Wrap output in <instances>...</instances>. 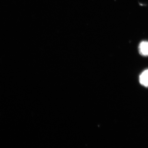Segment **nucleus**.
Wrapping results in <instances>:
<instances>
[{"label": "nucleus", "mask_w": 148, "mask_h": 148, "mask_svg": "<svg viewBox=\"0 0 148 148\" xmlns=\"http://www.w3.org/2000/svg\"><path fill=\"white\" fill-rule=\"evenodd\" d=\"M139 51L141 55L144 56H148V42L143 41L140 43Z\"/></svg>", "instance_id": "f257e3e1"}, {"label": "nucleus", "mask_w": 148, "mask_h": 148, "mask_svg": "<svg viewBox=\"0 0 148 148\" xmlns=\"http://www.w3.org/2000/svg\"><path fill=\"white\" fill-rule=\"evenodd\" d=\"M140 82L141 84L148 87V70L144 71L140 75Z\"/></svg>", "instance_id": "f03ea898"}]
</instances>
